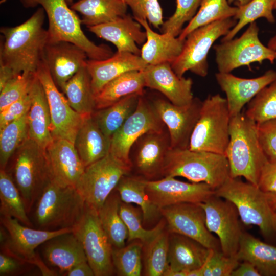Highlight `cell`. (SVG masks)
<instances>
[{
    "label": "cell",
    "mask_w": 276,
    "mask_h": 276,
    "mask_svg": "<svg viewBox=\"0 0 276 276\" xmlns=\"http://www.w3.org/2000/svg\"><path fill=\"white\" fill-rule=\"evenodd\" d=\"M45 13L39 7L27 20L15 27H2L0 64L15 74H36L43 60L48 32L43 27Z\"/></svg>",
    "instance_id": "cell-1"
},
{
    "label": "cell",
    "mask_w": 276,
    "mask_h": 276,
    "mask_svg": "<svg viewBox=\"0 0 276 276\" xmlns=\"http://www.w3.org/2000/svg\"><path fill=\"white\" fill-rule=\"evenodd\" d=\"M225 156L231 177H243L258 186L262 169L268 160L259 142L257 124L244 112L231 118Z\"/></svg>",
    "instance_id": "cell-2"
},
{
    "label": "cell",
    "mask_w": 276,
    "mask_h": 276,
    "mask_svg": "<svg viewBox=\"0 0 276 276\" xmlns=\"http://www.w3.org/2000/svg\"><path fill=\"white\" fill-rule=\"evenodd\" d=\"M19 1L25 8L41 6L44 9L49 22L48 42H72L81 48L91 60H104L113 55L107 45H97L87 37L81 28V19L66 0Z\"/></svg>",
    "instance_id": "cell-3"
},
{
    "label": "cell",
    "mask_w": 276,
    "mask_h": 276,
    "mask_svg": "<svg viewBox=\"0 0 276 276\" xmlns=\"http://www.w3.org/2000/svg\"><path fill=\"white\" fill-rule=\"evenodd\" d=\"M162 176L182 177L192 182H204L215 190L230 177L229 167L224 155L171 148L165 162Z\"/></svg>",
    "instance_id": "cell-4"
},
{
    "label": "cell",
    "mask_w": 276,
    "mask_h": 276,
    "mask_svg": "<svg viewBox=\"0 0 276 276\" xmlns=\"http://www.w3.org/2000/svg\"><path fill=\"white\" fill-rule=\"evenodd\" d=\"M85 206V202L76 188L62 186L52 179L33 207V221L40 229L73 228Z\"/></svg>",
    "instance_id": "cell-5"
},
{
    "label": "cell",
    "mask_w": 276,
    "mask_h": 276,
    "mask_svg": "<svg viewBox=\"0 0 276 276\" xmlns=\"http://www.w3.org/2000/svg\"><path fill=\"white\" fill-rule=\"evenodd\" d=\"M215 195L233 203L241 222L258 226L265 239L276 236V213L257 186L230 177L215 190Z\"/></svg>",
    "instance_id": "cell-6"
},
{
    "label": "cell",
    "mask_w": 276,
    "mask_h": 276,
    "mask_svg": "<svg viewBox=\"0 0 276 276\" xmlns=\"http://www.w3.org/2000/svg\"><path fill=\"white\" fill-rule=\"evenodd\" d=\"M13 156L14 159L10 175L29 214L52 180L49 163L45 149L29 137Z\"/></svg>",
    "instance_id": "cell-7"
},
{
    "label": "cell",
    "mask_w": 276,
    "mask_h": 276,
    "mask_svg": "<svg viewBox=\"0 0 276 276\" xmlns=\"http://www.w3.org/2000/svg\"><path fill=\"white\" fill-rule=\"evenodd\" d=\"M231 118L226 98L219 94L209 96L202 101L189 149L225 155Z\"/></svg>",
    "instance_id": "cell-8"
},
{
    "label": "cell",
    "mask_w": 276,
    "mask_h": 276,
    "mask_svg": "<svg viewBox=\"0 0 276 276\" xmlns=\"http://www.w3.org/2000/svg\"><path fill=\"white\" fill-rule=\"evenodd\" d=\"M0 219L2 252L25 263L37 266L44 274L54 275L55 273L45 266L36 255L35 250L54 237L72 232L73 228L54 231L34 229L10 216H1Z\"/></svg>",
    "instance_id": "cell-9"
},
{
    "label": "cell",
    "mask_w": 276,
    "mask_h": 276,
    "mask_svg": "<svg viewBox=\"0 0 276 276\" xmlns=\"http://www.w3.org/2000/svg\"><path fill=\"white\" fill-rule=\"evenodd\" d=\"M237 24L232 18L218 20L199 27L186 37L182 50L171 66L180 78L190 71L202 77L208 74V55L215 41L225 36Z\"/></svg>",
    "instance_id": "cell-10"
},
{
    "label": "cell",
    "mask_w": 276,
    "mask_h": 276,
    "mask_svg": "<svg viewBox=\"0 0 276 276\" xmlns=\"http://www.w3.org/2000/svg\"><path fill=\"white\" fill-rule=\"evenodd\" d=\"M131 171V165L109 152L85 168L76 189L85 202L98 211L120 179Z\"/></svg>",
    "instance_id": "cell-11"
},
{
    "label": "cell",
    "mask_w": 276,
    "mask_h": 276,
    "mask_svg": "<svg viewBox=\"0 0 276 276\" xmlns=\"http://www.w3.org/2000/svg\"><path fill=\"white\" fill-rule=\"evenodd\" d=\"M259 28L255 21L249 24L239 38L215 45V61L219 72L231 73L242 66L251 71L254 62L262 64L267 60L271 64L276 60V51L265 46L259 38Z\"/></svg>",
    "instance_id": "cell-12"
},
{
    "label": "cell",
    "mask_w": 276,
    "mask_h": 276,
    "mask_svg": "<svg viewBox=\"0 0 276 276\" xmlns=\"http://www.w3.org/2000/svg\"><path fill=\"white\" fill-rule=\"evenodd\" d=\"M72 233L81 243L95 276L113 274V246L101 224L98 211L85 203L83 214Z\"/></svg>",
    "instance_id": "cell-13"
},
{
    "label": "cell",
    "mask_w": 276,
    "mask_h": 276,
    "mask_svg": "<svg viewBox=\"0 0 276 276\" xmlns=\"http://www.w3.org/2000/svg\"><path fill=\"white\" fill-rule=\"evenodd\" d=\"M166 127L152 100L144 94L140 96L135 110L112 136L110 153L131 166L129 153L134 142L149 131Z\"/></svg>",
    "instance_id": "cell-14"
},
{
    "label": "cell",
    "mask_w": 276,
    "mask_h": 276,
    "mask_svg": "<svg viewBox=\"0 0 276 276\" xmlns=\"http://www.w3.org/2000/svg\"><path fill=\"white\" fill-rule=\"evenodd\" d=\"M199 204L205 212L206 227L217 235L221 251L226 256H236L243 231L235 205L215 194Z\"/></svg>",
    "instance_id": "cell-15"
},
{
    "label": "cell",
    "mask_w": 276,
    "mask_h": 276,
    "mask_svg": "<svg viewBox=\"0 0 276 276\" xmlns=\"http://www.w3.org/2000/svg\"><path fill=\"white\" fill-rule=\"evenodd\" d=\"M171 142L167 127L149 131L139 137L131 146L129 158L132 170L146 180L162 178L163 170Z\"/></svg>",
    "instance_id": "cell-16"
},
{
    "label": "cell",
    "mask_w": 276,
    "mask_h": 276,
    "mask_svg": "<svg viewBox=\"0 0 276 276\" xmlns=\"http://www.w3.org/2000/svg\"><path fill=\"white\" fill-rule=\"evenodd\" d=\"M36 74L48 99L53 139H65L74 144L85 116L78 113L70 105L63 94L54 82L43 60Z\"/></svg>",
    "instance_id": "cell-17"
},
{
    "label": "cell",
    "mask_w": 276,
    "mask_h": 276,
    "mask_svg": "<svg viewBox=\"0 0 276 276\" xmlns=\"http://www.w3.org/2000/svg\"><path fill=\"white\" fill-rule=\"evenodd\" d=\"M160 210L170 233L190 238L209 249L221 250L218 239L206 227L205 212L199 203H180Z\"/></svg>",
    "instance_id": "cell-18"
},
{
    "label": "cell",
    "mask_w": 276,
    "mask_h": 276,
    "mask_svg": "<svg viewBox=\"0 0 276 276\" xmlns=\"http://www.w3.org/2000/svg\"><path fill=\"white\" fill-rule=\"evenodd\" d=\"M169 133L171 148L189 149L191 136L199 118L202 101L194 98L189 104L177 105L162 98L152 99Z\"/></svg>",
    "instance_id": "cell-19"
},
{
    "label": "cell",
    "mask_w": 276,
    "mask_h": 276,
    "mask_svg": "<svg viewBox=\"0 0 276 276\" xmlns=\"http://www.w3.org/2000/svg\"><path fill=\"white\" fill-rule=\"evenodd\" d=\"M145 185L149 199L159 209L180 203H201L215 194L207 183H189L171 176L146 180Z\"/></svg>",
    "instance_id": "cell-20"
},
{
    "label": "cell",
    "mask_w": 276,
    "mask_h": 276,
    "mask_svg": "<svg viewBox=\"0 0 276 276\" xmlns=\"http://www.w3.org/2000/svg\"><path fill=\"white\" fill-rule=\"evenodd\" d=\"M87 58L81 48L66 41L48 42L43 53V61L61 92L66 82L86 65Z\"/></svg>",
    "instance_id": "cell-21"
},
{
    "label": "cell",
    "mask_w": 276,
    "mask_h": 276,
    "mask_svg": "<svg viewBox=\"0 0 276 276\" xmlns=\"http://www.w3.org/2000/svg\"><path fill=\"white\" fill-rule=\"evenodd\" d=\"M142 71L145 87L158 91L172 103L184 105L194 99L192 79L179 77L170 63L148 65Z\"/></svg>",
    "instance_id": "cell-22"
},
{
    "label": "cell",
    "mask_w": 276,
    "mask_h": 276,
    "mask_svg": "<svg viewBox=\"0 0 276 276\" xmlns=\"http://www.w3.org/2000/svg\"><path fill=\"white\" fill-rule=\"evenodd\" d=\"M215 78L226 94L229 112L233 117L241 113L245 104L276 79V71L269 70L262 76L249 79L240 78L230 73L218 72Z\"/></svg>",
    "instance_id": "cell-23"
},
{
    "label": "cell",
    "mask_w": 276,
    "mask_h": 276,
    "mask_svg": "<svg viewBox=\"0 0 276 276\" xmlns=\"http://www.w3.org/2000/svg\"><path fill=\"white\" fill-rule=\"evenodd\" d=\"M45 150L52 179L62 186L76 188L85 167L74 144L65 139H53Z\"/></svg>",
    "instance_id": "cell-24"
},
{
    "label": "cell",
    "mask_w": 276,
    "mask_h": 276,
    "mask_svg": "<svg viewBox=\"0 0 276 276\" xmlns=\"http://www.w3.org/2000/svg\"><path fill=\"white\" fill-rule=\"evenodd\" d=\"M141 25L130 14L115 20L87 27L97 37L113 44L118 52H129L141 55L137 44H144L147 39L145 31Z\"/></svg>",
    "instance_id": "cell-25"
},
{
    "label": "cell",
    "mask_w": 276,
    "mask_h": 276,
    "mask_svg": "<svg viewBox=\"0 0 276 276\" xmlns=\"http://www.w3.org/2000/svg\"><path fill=\"white\" fill-rule=\"evenodd\" d=\"M147 65L141 56L125 52H117L104 60L87 59V67L95 96L114 78L129 71L143 70Z\"/></svg>",
    "instance_id": "cell-26"
},
{
    "label": "cell",
    "mask_w": 276,
    "mask_h": 276,
    "mask_svg": "<svg viewBox=\"0 0 276 276\" xmlns=\"http://www.w3.org/2000/svg\"><path fill=\"white\" fill-rule=\"evenodd\" d=\"M29 94L30 107L27 113L28 137L45 149L53 141L51 116L47 96L42 84L35 74Z\"/></svg>",
    "instance_id": "cell-27"
},
{
    "label": "cell",
    "mask_w": 276,
    "mask_h": 276,
    "mask_svg": "<svg viewBox=\"0 0 276 276\" xmlns=\"http://www.w3.org/2000/svg\"><path fill=\"white\" fill-rule=\"evenodd\" d=\"M144 28L147 39L141 50V57L148 65L171 64L180 54L185 39L167 33L154 31L146 19L136 20Z\"/></svg>",
    "instance_id": "cell-28"
},
{
    "label": "cell",
    "mask_w": 276,
    "mask_h": 276,
    "mask_svg": "<svg viewBox=\"0 0 276 276\" xmlns=\"http://www.w3.org/2000/svg\"><path fill=\"white\" fill-rule=\"evenodd\" d=\"M43 244L45 260L65 274L78 264L87 261L81 243L72 232L58 235Z\"/></svg>",
    "instance_id": "cell-29"
},
{
    "label": "cell",
    "mask_w": 276,
    "mask_h": 276,
    "mask_svg": "<svg viewBox=\"0 0 276 276\" xmlns=\"http://www.w3.org/2000/svg\"><path fill=\"white\" fill-rule=\"evenodd\" d=\"M211 249L190 238L178 234L170 233L169 267L173 270L188 273L203 265Z\"/></svg>",
    "instance_id": "cell-30"
},
{
    "label": "cell",
    "mask_w": 276,
    "mask_h": 276,
    "mask_svg": "<svg viewBox=\"0 0 276 276\" xmlns=\"http://www.w3.org/2000/svg\"><path fill=\"white\" fill-rule=\"evenodd\" d=\"M74 145L86 168L110 152L111 139L104 134L91 114L84 117Z\"/></svg>",
    "instance_id": "cell-31"
},
{
    "label": "cell",
    "mask_w": 276,
    "mask_h": 276,
    "mask_svg": "<svg viewBox=\"0 0 276 276\" xmlns=\"http://www.w3.org/2000/svg\"><path fill=\"white\" fill-rule=\"evenodd\" d=\"M236 256L240 262L252 263L261 275H276V246L243 231Z\"/></svg>",
    "instance_id": "cell-32"
},
{
    "label": "cell",
    "mask_w": 276,
    "mask_h": 276,
    "mask_svg": "<svg viewBox=\"0 0 276 276\" xmlns=\"http://www.w3.org/2000/svg\"><path fill=\"white\" fill-rule=\"evenodd\" d=\"M145 87L142 70L125 73L107 83L95 95L96 110L108 107L131 95H143Z\"/></svg>",
    "instance_id": "cell-33"
},
{
    "label": "cell",
    "mask_w": 276,
    "mask_h": 276,
    "mask_svg": "<svg viewBox=\"0 0 276 276\" xmlns=\"http://www.w3.org/2000/svg\"><path fill=\"white\" fill-rule=\"evenodd\" d=\"M71 8L81 15V23L87 27L115 20L127 14L123 0H79Z\"/></svg>",
    "instance_id": "cell-34"
},
{
    "label": "cell",
    "mask_w": 276,
    "mask_h": 276,
    "mask_svg": "<svg viewBox=\"0 0 276 276\" xmlns=\"http://www.w3.org/2000/svg\"><path fill=\"white\" fill-rule=\"evenodd\" d=\"M144 178L137 175L124 176L115 190L121 201L139 205L143 215L144 224L152 223L162 216L160 209L149 198Z\"/></svg>",
    "instance_id": "cell-35"
},
{
    "label": "cell",
    "mask_w": 276,
    "mask_h": 276,
    "mask_svg": "<svg viewBox=\"0 0 276 276\" xmlns=\"http://www.w3.org/2000/svg\"><path fill=\"white\" fill-rule=\"evenodd\" d=\"M62 93L72 108L79 114L86 116L94 112L95 97L87 63L66 82Z\"/></svg>",
    "instance_id": "cell-36"
},
{
    "label": "cell",
    "mask_w": 276,
    "mask_h": 276,
    "mask_svg": "<svg viewBox=\"0 0 276 276\" xmlns=\"http://www.w3.org/2000/svg\"><path fill=\"white\" fill-rule=\"evenodd\" d=\"M140 96L131 95L111 105L94 111L92 116L106 136L111 139L133 112Z\"/></svg>",
    "instance_id": "cell-37"
},
{
    "label": "cell",
    "mask_w": 276,
    "mask_h": 276,
    "mask_svg": "<svg viewBox=\"0 0 276 276\" xmlns=\"http://www.w3.org/2000/svg\"><path fill=\"white\" fill-rule=\"evenodd\" d=\"M121 201L117 191L114 190L98 211L103 230L112 246L117 248L125 246L128 237L127 226L119 214Z\"/></svg>",
    "instance_id": "cell-38"
},
{
    "label": "cell",
    "mask_w": 276,
    "mask_h": 276,
    "mask_svg": "<svg viewBox=\"0 0 276 276\" xmlns=\"http://www.w3.org/2000/svg\"><path fill=\"white\" fill-rule=\"evenodd\" d=\"M0 214L16 219L23 225L32 227L20 193L11 176L0 169Z\"/></svg>",
    "instance_id": "cell-39"
},
{
    "label": "cell",
    "mask_w": 276,
    "mask_h": 276,
    "mask_svg": "<svg viewBox=\"0 0 276 276\" xmlns=\"http://www.w3.org/2000/svg\"><path fill=\"white\" fill-rule=\"evenodd\" d=\"M170 233L165 228L149 242L143 243L144 272L147 276H163L169 268Z\"/></svg>",
    "instance_id": "cell-40"
},
{
    "label": "cell",
    "mask_w": 276,
    "mask_h": 276,
    "mask_svg": "<svg viewBox=\"0 0 276 276\" xmlns=\"http://www.w3.org/2000/svg\"><path fill=\"white\" fill-rule=\"evenodd\" d=\"M238 7L230 6L227 0H202L199 9L188 25L182 29L178 37L185 39L195 29L215 21L232 18Z\"/></svg>",
    "instance_id": "cell-41"
},
{
    "label": "cell",
    "mask_w": 276,
    "mask_h": 276,
    "mask_svg": "<svg viewBox=\"0 0 276 276\" xmlns=\"http://www.w3.org/2000/svg\"><path fill=\"white\" fill-rule=\"evenodd\" d=\"M119 214L126 224L128 232V242L140 240L143 243L150 242L166 227L164 218L160 220L152 229H147L142 223L143 215L140 211L131 203L121 201L119 205Z\"/></svg>",
    "instance_id": "cell-42"
},
{
    "label": "cell",
    "mask_w": 276,
    "mask_h": 276,
    "mask_svg": "<svg viewBox=\"0 0 276 276\" xmlns=\"http://www.w3.org/2000/svg\"><path fill=\"white\" fill-rule=\"evenodd\" d=\"M275 0H252L247 4L238 6L233 17L238 20L236 25L222 38L221 42L233 39L235 36L246 25L263 17L269 23L275 22L273 14Z\"/></svg>",
    "instance_id": "cell-43"
},
{
    "label": "cell",
    "mask_w": 276,
    "mask_h": 276,
    "mask_svg": "<svg viewBox=\"0 0 276 276\" xmlns=\"http://www.w3.org/2000/svg\"><path fill=\"white\" fill-rule=\"evenodd\" d=\"M27 113L0 129L1 169H6L10 158L28 137Z\"/></svg>",
    "instance_id": "cell-44"
},
{
    "label": "cell",
    "mask_w": 276,
    "mask_h": 276,
    "mask_svg": "<svg viewBox=\"0 0 276 276\" xmlns=\"http://www.w3.org/2000/svg\"><path fill=\"white\" fill-rule=\"evenodd\" d=\"M143 243L134 240L122 247H113L112 260L114 268L120 276H140L142 265Z\"/></svg>",
    "instance_id": "cell-45"
},
{
    "label": "cell",
    "mask_w": 276,
    "mask_h": 276,
    "mask_svg": "<svg viewBox=\"0 0 276 276\" xmlns=\"http://www.w3.org/2000/svg\"><path fill=\"white\" fill-rule=\"evenodd\" d=\"M244 113L257 124L276 119V79L248 103Z\"/></svg>",
    "instance_id": "cell-46"
},
{
    "label": "cell",
    "mask_w": 276,
    "mask_h": 276,
    "mask_svg": "<svg viewBox=\"0 0 276 276\" xmlns=\"http://www.w3.org/2000/svg\"><path fill=\"white\" fill-rule=\"evenodd\" d=\"M202 0H176V9L173 14L164 21L160 30L177 37L182 30L183 25L190 21L196 15Z\"/></svg>",
    "instance_id": "cell-47"
},
{
    "label": "cell",
    "mask_w": 276,
    "mask_h": 276,
    "mask_svg": "<svg viewBox=\"0 0 276 276\" xmlns=\"http://www.w3.org/2000/svg\"><path fill=\"white\" fill-rule=\"evenodd\" d=\"M35 74L22 73L15 76L7 83L0 90V111L29 91Z\"/></svg>",
    "instance_id": "cell-48"
},
{
    "label": "cell",
    "mask_w": 276,
    "mask_h": 276,
    "mask_svg": "<svg viewBox=\"0 0 276 276\" xmlns=\"http://www.w3.org/2000/svg\"><path fill=\"white\" fill-rule=\"evenodd\" d=\"M240 262L236 255L226 256L221 250L211 249L207 259L201 266L202 276H231Z\"/></svg>",
    "instance_id": "cell-49"
},
{
    "label": "cell",
    "mask_w": 276,
    "mask_h": 276,
    "mask_svg": "<svg viewBox=\"0 0 276 276\" xmlns=\"http://www.w3.org/2000/svg\"><path fill=\"white\" fill-rule=\"evenodd\" d=\"M135 20L146 19L156 29L164 23L163 12L159 0H124Z\"/></svg>",
    "instance_id": "cell-50"
},
{
    "label": "cell",
    "mask_w": 276,
    "mask_h": 276,
    "mask_svg": "<svg viewBox=\"0 0 276 276\" xmlns=\"http://www.w3.org/2000/svg\"><path fill=\"white\" fill-rule=\"evenodd\" d=\"M257 130L261 146L267 160L276 163V119L257 124Z\"/></svg>",
    "instance_id": "cell-51"
},
{
    "label": "cell",
    "mask_w": 276,
    "mask_h": 276,
    "mask_svg": "<svg viewBox=\"0 0 276 276\" xmlns=\"http://www.w3.org/2000/svg\"><path fill=\"white\" fill-rule=\"evenodd\" d=\"M30 104L29 91L18 100L0 111V129L26 114L29 111Z\"/></svg>",
    "instance_id": "cell-52"
},
{
    "label": "cell",
    "mask_w": 276,
    "mask_h": 276,
    "mask_svg": "<svg viewBox=\"0 0 276 276\" xmlns=\"http://www.w3.org/2000/svg\"><path fill=\"white\" fill-rule=\"evenodd\" d=\"M258 187L265 193L276 192V163L267 162L263 167Z\"/></svg>",
    "instance_id": "cell-53"
},
{
    "label": "cell",
    "mask_w": 276,
    "mask_h": 276,
    "mask_svg": "<svg viewBox=\"0 0 276 276\" xmlns=\"http://www.w3.org/2000/svg\"><path fill=\"white\" fill-rule=\"evenodd\" d=\"M25 263L3 252L0 254V275H7L18 273Z\"/></svg>",
    "instance_id": "cell-54"
},
{
    "label": "cell",
    "mask_w": 276,
    "mask_h": 276,
    "mask_svg": "<svg viewBox=\"0 0 276 276\" xmlns=\"http://www.w3.org/2000/svg\"><path fill=\"white\" fill-rule=\"evenodd\" d=\"M231 276H261V274L252 263L242 261L232 272Z\"/></svg>",
    "instance_id": "cell-55"
},
{
    "label": "cell",
    "mask_w": 276,
    "mask_h": 276,
    "mask_svg": "<svg viewBox=\"0 0 276 276\" xmlns=\"http://www.w3.org/2000/svg\"><path fill=\"white\" fill-rule=\"evenodd\" d=\"M68 276H94V271L87 261L75 265L66 273Z\"/></svg>",
    "instance_id": "cell-56"
},
{
    "label": "cell",
    "mask_w": 276,
    "mask_h": 276,
    "mask_svg": "<svg viewBox=\"0 0 276 276\" xmlns=\"http://www.w3.org/2000/svg\"><path fill=\"white\" fill-rule=\"evenodd\" d=\"M16 75L10 68L0 64V90Z\"/></svg>",
    "instance_id": "cell-57"
},
{
    "label": "cell",
    "mask_w": 276,
    "mask_h": 276,
    "mask_svg": "<svg viewBox=\"0 0 276 276\" xmlns=\"http://www.w3.org/2000/svg\"><path fill=\"white\" fill-rule=\"evenodd\" d=\"M268 203L273 211L276 210V192L265 193Z\"/></svg>",
    "instance_id": "cell-58"
},
{
    "label": "cell",
    "mask_w": 276,
    "mask_h": 276,
    "mask_svg": "<svg viewBox=\"0 0 276 276\" xmlns=\"http://www.w3.org/2000/svg\"><path fill=\"white\" fill-rule=\"evenodd\" d=\"M251 1L252 0H227L229 4L234 3L237 7L245 5Z\"/></svg>",
    "instance_id": "cell-59"
},
{
    "label": "cell",
    "mask_w": 276,
    "mask_h": 276,
    "mask_svg": "<svg viewBox=\"0 0 276 276\" xmlns=\"http://www.w3.org/2000/svg\"><path fill=\"white\" fill-rule=\"evenodd\" d=\"M267 47L271 50L276 51V34L269 39Z\"/></svg>",
    "instance_id": "cell-60"
},
{
    "label": "cell",
    "mask_w": 276,
    "mask_h": 276,
    "mask_svg": "<svg viewBox=\"0 0 276 276\" xmlns=\"http://www.w3.org/2000/svg\"><path fill=\"white\" fill-rule=\"evenodd\" d=\"M68 5H71L73 4V0H66Z\"/></svg>",
    "instance_id": "cell-61"
},
{
    "label": "cell",
    "mask_w": 276,
    "mask_h": 276,
    "mask_svg": "<svg viewBox=\"0 0 276 276\" xmlns=\"http://www.w3.org/2000/svg\"><path fill=\"white\" fill-rule=\"evenodd\" d=\"M273 9L276 10V0L274 1V6H273Z\"/></svg>",
    "instance_id": "cell-62"
},
{
    "label": "cell",
    "mask_w": 276,
    "mask_h": 276,
    "mask_svg": "<svg viewBox=\"0 0 276 276\" xmlns=\"http://www.w3.org/2000/svg\"><path fill=\"white\" fill-rule=\"evenodd\" d=\"M275 212L276 213V210L275 211Z\"/></svg>",
    "instance_id": "cell-63"
},
{
    "label": "cell",
    "mask_w": 276,
    "mask_h": 276,
    "mask_svg": "<svg viewBox=\"0 0 276 276\" xmlns=\"http://www.w3.org/2000/svg\"><path fill=\"white\" fill-rule=\"evenodd\" d=\"M123 1H124V0H123Z\"/></svg>",
    "instance_id": "cell-64"
}]
</instances>
